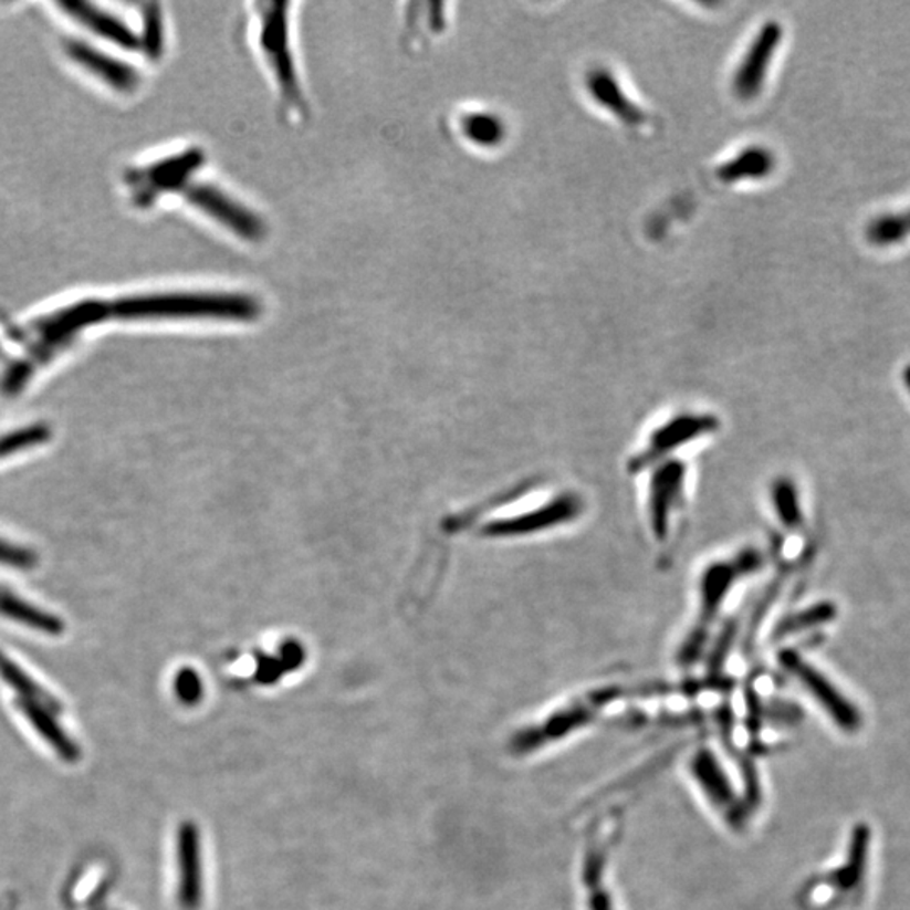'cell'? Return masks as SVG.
<instances>
[{"instance_id":"6da1fadb","label":"cell","mask_w":910,"mask_h":910,"mask_svg":"<svg viewBox=\"0 0 910 910\" xmlns=\"http://www.w3.org/2000/svg\"><path fill=\"white\" fill-rule=\"evenodd\" d=\"M260 314L259 301L228 292H172L138 295L112 304V316L121 320H221L252 321Z\"/></svg>"},{"instance_id":"7a4b0ae2","label":"cell","mask_w":910,"mask_h":910,"mask_svg":"<svg viewBox=\"0 0 910 910\" xmlns=\"http://www.w3.org/2000/svg\"><path fill=\"white\" fill-rule=\"evenodd\" d=\"M764 555L759 550L745 548L732 558L713 562L700 575L698 582V613L693 627L678 651V662L691 667L702 655L709 641L713 623L719 617L726 597L741 578L761 571Z\"/></svg>"},{"instance_id":"3957f363","label":"cell","mask_w":910,"mask_h":910,"mask_svg":"<svg viewBox=\"0 0 910 910\" xmlns=\"http://www.w3.org/2000/svg\"><path fill=\"white\" fill-rule=\"evenodd\" d=\"M260 14V41L262 50L269 60L270 67H273L280 92L285 98V103L291 107H299L302 102L299 80L295 76L294 61L289 48V4L282 2H270V4L255 6Z\"/></svg>"},{"instance_id":"277c9868","label":"cell","mask_w":910,"mask_h":910,"mask_svg":"<svg viewBox=\"0 0 910 910\" xmlns=\"http://www.w3.org/2000/svg\"><path fill=\"white\" fill-rule=\"evenodd\" d=\"M719 418L713 415L683 414L658 427L649 437L645 449L629 461V472L639 474L645 469L667 461L668 456L684 443L709 436L719 429Z\"/></svg>"},{"instance_id":"5b68a950","label":"cell","mask_w":910,"mask_h":910,"mask_svg":"<svg viewBox=\"0 0 910 910\" xmlns=\"http://www.w3.org/2000/svg\"><path fill=\"white\" fill-rule=\"evenodd\" d=\"M584 511V501L574 493H564L553 498L548 503L526 514L489 521L482 524L481 536L488 538H514V536L533 535L556 529L559 524L577 520Z\"/></svg>"},{"instance_id":"8992f818","label":"cell","mask_w":910,"mask_h":910,"mask_svg":"<svg viewBox=\"0 0 910 910\" xmlns=\"http://www.w3.org/2000/svg\"><path fill=\"white\" fill-rule=\"evenodd\" d=\"M687 468L683 462L667 459L656 466L649 482L648 513L652 535L658 542H665L670 532L671 513L684 493Z\"/></svg>"},{"instance_id":"52a82bcc","label":"cell","mask_w":910,"mask_h":910,"mask_svg":"<svg viewBox=\"0 0 910 910\" xmlns=\"http://www.w3.org/2000/svg\"><path fill=\"white\" fill-rule=\"evenodd\" d=\"M780 661L825 707L826 712L835 719L838 725L844 726L845 730L857 729L860 723L857 709L816 668L804 661L799 652L784 649L780 655Z\"/></svg>"},{"instance_id":"ba28073f","label":"cell","mask_w":910,"mask_h":910,"mask_svg":"<svg viewBox=\"0 0 910 910\" xmlns=\"http://www.w3.org/2000/svg\"><path fill=\"white\" fill-rule=\"evenodd\" d=\"M186 198L191 205L201 209L209 217L223 223L240 237L255 240L263 234V223L252 211L238 205V201L224 195L220 189L209 185L189 186L186 189Z\"/></svg>"},{"instance_id":"9c48e42d","label":"cell","mask_w":910,"mask_h":910,"mask_svg":"<svg viewBox=\"0 0 910 910\" xmlns=\"http://www.w3.org/2000/svg\"><path fill=\"white\" fill-rule=\"evenodd\" d=\"M199 833L195 823L186 822L179 828V903L185 910H196L201 903V864H199Z\"/></svg>"},{"instance_id":"30bf717a","label":"cell","mask_w":910,"mask_h":910,"mask_svg":"<svg viewBox=\"0 0 910 910\" xmlns=\"http://www.w3.org/2000/svg\"><path fill=\"white\" fill-rule=\"evenodd\" d=\"M112 316V305L102 301H85L72 305V307L61 308L56 314L44 317L38 330L43 334L44 341L51 343H64L67 337H72L76 331L92 324L102 323Z\"/></svg>"},{"instance_id":"8fae6325","label":"cell","mask_w":910,"mask_h":910,"mask_svg":"<svg viewBox=\"0 0 910 910\" xmlns=\"http://www.w3.org/2000/svg\"><path fill=\"white\" fill-rule=\"evenodd\" d=\"M66 53L70 54L73 61L82 64L88 72L95 73L103 82L121 90V92H130L137 86V73L128 64L121 63V61L103 54L102 51L93 50V48L79 43V41H70L66 44Z\"/></svg>"},{"instance_id":"7c38bea8","label":"cell","mask_w":910,"mask_h":910,"mask_svg":"<svg viewBox=\"0 0 910 910\" xmlns=\"http://www.w3.org/2000/svg\"><path fill=\"white\" fill-rule=\"evenodd\" d=\"M57 6L66 14L96 32L98 36L112 41L117 46L125 48V50H135L140 46V41L124 22L107 12L100 11L95 6L86 4V2H60Z\"/></svg>"},{"instance_id":"4fadbf2b","label":"cell","mask_w":910,"mask_h":910,"mask_svg":"<svg viewBox=\"0 0 910 910\" xmlns=\"http://www.w3.org/2000/svg\"><path fill=\"white\" fill-rule=\"evenodd\" d=\"M780 40V25H765L761 36L757 38L754 46L749 51L747 60L742 64L741 72H739L735 85H738L741 96H752L759 92L762 82H764L765 72H767L768 61L773 57L774 50H776Z\"/></svg>"},{"instance_id":"5bb4252c","label":"cell","mask_w":910,"mask_h":910,"mask_svg":"<svg viewBox=\"0 0 910 910\" xmlns=\"http://www.w3.org/2000/svg\"><path fill=\"white\" fill-rule=\"evenodd\" d=\"M18 709L21 710L22 715L31 722V725L36 729L41 738L57 752V755H60L63 761L76 762L82 757L79 745L61 729L60 723L54 719L51 710L44 709L40 703L22 700V698L18 700Z\"/></svg>"},{"instance_id":"9a60e30c","label":"cell","mask_w":910,"mask_h":910,"mask_svg":"<svg viewBox=\"0 0 910 910\" xmlns=\"http://www.w3.org/2000/svg\"><path fill=\"white\" fill-rule=\"evenodd\" d=\"M201 150L191 149L186 150L181 156H174L156 164L144 172V182L147 188L144 192L149 196L153 192L178 189L201 166Z\"/></svg>"},{"instance_id":"2e32d148","label":"cell","mask_w":910,"mask_h":910,"mask_svg":"<svg viewBox=\"0 0 910 910\" xmlns=\"http://www.w3.org/2000/svg\"><path fill=\"white\" fill-rule=\"evenodd\" d=\"M0 614L46 635L60 636L64 631V624L60 617L38 609L9 592H0Z\"/></svg>"},{"instance_id":"e0dca14e","label":"cell","mask_w":910,"mask_h":910,"mask_svg":"<svg viewBox=\"0 0 910 910\" xmlns=\"http://www.w3.org/2000/svg\"><path fill=\"white\" fill-rule=\"evenodd\" d=\"M0 678H2L12 690L18 691L22 700L40 703L44 709L51 710V712L54 713L60 712V700L53 697V694L48 693L46 690H43V687H40L36 681L31 680V678L2 651H0Z\"/></svg>"},{"instance_id":"ac0fdd59","label":"cell","mask_w":910,"mask_h":910,"mask_svg":"<svg viewBox=\"0 0 910 910\" xmlns=\"http://www.w3.org/2000/svg\"><path fill=\"white\" fill-rule=\"evenodd\" d=\"M836 616H838V609L833 603H818L808 607V609L789 614L774 626L773 641H781V639L789 638V636L797 635V632L808 631L813 627L831 623Z\"/></svg>"},{"instance_id":"d6986e66","label":"cell","mask_w":910,"mask_h":910,"mask_svg":"<svg viewBox=\"0 0 910 910\" xmlns=\"http://www.w3.org/2000/svg\"><path fill=\"white\" fill-rule=\"evenodd\" d=\"M694 774H697L700 784H703L709 796L715 801L720 806H730L732 803V791L723 777L717 762L710 757V754H700V757L694 762Z\"/></svg>"},{"instance_id":"ffe728a7","label":"cell","mask_w":910,"mask_h":910,"mask_svg":"<svg viewBox=\"0 0 910 910\" xmlns=\"http://www.w3.org/2000/svg\"><path fill=\"white\" fill-rule=\"evenodd\" d=\"M773 504L781 523L789 530L799 529L803 511L799 506L796 485L789 479H780L773 485Z\"/></svg>"},{"instance_id":"44dd1931","label":"cell","mask_w":910,"mask_h":910,"mask_svg":"<svg viewBox=\"0 0 910 910\" xmlns=\"http://www.w3.org/2000/svg\"><path fill=\"white\" fill-rule=\"evenodd\" d=\"M910 234V209L906 213L882 215L868 223L867 238L875 244H890Z\"/></svg>"},{"instance_id":"7402d4cb","label":"cell","mask_w":910,"mask_h":910,"mask_svg":"<svg viewBox=\"0 0 910 910\" xmlns=\"http://www.w3.org/2000/svg\"><path fill=\"white\" fill-rule=\"evenodd\" d=\"M51 429L44 423L38 426L25 427V429L18 430V432L9 433V436L0 439V459L11 453L21 452V450L29 449V447L40 446V443L50 440Z\"/></svg>"},{"instance_id":"603a6c76","label":"cell","mask_w":910,"mask_h":910,"mask_svg":"<svg viewBox=\"0 0 910 910\" xmlns=\"http://www.w3.org/2000/svg\"><path fill=\"white\" fill-rule=\"evenodd\" d=\"M784 580H786V572H781L771 585H768L767 590L762 594L761 599L759 603L755 604L754 610H752L751 620H749L747 626V636H745V649H751L752 642H754L755 636H757L759 629H761L762 623H764L765 616H767L768 609L773 607V604L776 603L777 594H780L781 587H783Z\"/></svg>"},{"instance_id":"cb8c5ba5","label":"cell","mask_w":910,"mask_h":910,"mask_svg":"<svg viewBox=\"0 0 910 910\" xmlns=\"http://www.w3.org/2000/svg\"><path fill=\"white\" fill-rule=\"evenodd\" d=\"M140 44H143L144 50H146L147 56L154 57V60L163 53V15H160L157 6H147L146 12H144L143 40H140Z\"/></svg>"},{"instance_id":"d4e9b609","label":"cell","mask_w":910,"mask_h":910,"mask_svg":"<svg viewBox=\"0 0 910 910\" xmlns=\"http://www.w3.org/2000/svg\"><path fill=\"white\" fill-rule=\"evenodd\" d=\"M738 632L739 620L730 619L729 623L723 626L720 635L717 636L715 648L712 649L709 658V673L712 674V677H719L720 671H722L726 656H729L730 649H732L733 639H735Z\"/></svg>"},{"instance_id":"484cf974","label":"cell","mask_w":910,"mask_h":910,"mask_svg":"<svg viewBox=\"0 0 910 910\" xmlns=\"http://www.w3.org/2000/svg\"><path fill=\"white\" fill-rule=\"evenodd\" d=\"M0 564L18 571H31L38 565V555L34 550L0 540Z\"/></svg>"},{"instance_id":"4316f807","label":"cell","mask_w":910,"mask_h":910,"mask_svg":"<svg viewBox=\"0 0 910 910\" xmlns=\"http://www.w3.org/2000/svg\"><path fill=\"white\" fill-rule=\"evenodd\" d=\"M466 132H468L469 137L474 138L478 143L491 144L501 137V124H498V121L488 117V115H481V117L474 115V117H469Z\"/></svg>"},{"instance_id":"83f0119b","label":"cell","mask_w":910,"mask_h":910,"mask_svg":"<svg viewBox=\"0 0 910 910\" xmlns=\"http://www.w3.org/2000/svg\"><path fill=\"white\" fill-rule=\"evenodd\" d=\"M174 687H176V693H178L179 700L186 703V705H192V703L198 702L201 688H199L198 678H196L192 671H181Z\"/></svg>"},{"instance_id":"f1b7e54d","label":"cell","mask_w":910,"mask_h":910,"mask_svg":"<svg viewBox=\"0 0 910 910\" xmlns=\"http://www.w3.org/2000/svg\"><path fill=\"white\" fill-rule=\"evenodd\" d=\"M32 369H34V365L31 362H21L12 366L6 375L4 383H2V390L9 395L18 394L31 376Z\"/></svg>"},{"instance_id":"f546056e","label":"cell","mask_w":910,"mask_h":910,"mask_svg":"<svg viewBox=\"0 0 910 910\" xmlns=\"http://www.w3.org/2000/svg\"><path fill=\"white\" fill-rule=\"evenodd\" d=\"M865 841H867V831L864 829V835L858 833L857 838H855V851H854V864L848 867V870L845 871L844 875V883L845 886H851V883L857 880L858 871H860L861 867V857L865 854Z\"/></svg>"},{"instance_id":"4dcf8cb0","label":"cell","mask_w":910,"mask_h":910,"mask_svg":"<svg viewBox=\"0 0 910 910\" xmlns=\"http://www.w3.org/2000/svg\"><path fill=\"white\" fill-rule=\"evenodd\" d=\"M590 910H613L609 896L604 892L595 893L590 900Z\"/></svg>"},{"instance_id":"1f68e13d","label":"cell","mask_w":910,"mask_h":910,"mask_svg":"<svg viewBox=\"0 0 910 910\" xmlns=\"http://www.w3.org/2000/svg\"><path fill=\"white\" fill-rule=\"evenodd\" d=\"M903 383H906L907 390H909L910 394V365L903 369Z\"/></svg>"},{"instance_id":"d6a6232c","label":"cell","mask_w":910,"mask_h":910,"mask_svg":"<svg viewBox=\"0 0 910 910\" xmlns=\"http://www.w3.org/2000/svg\"><path fill=\"white\" fill-rule=\"evenodd\" d=\"M0 910H11V903H2V906H0Z\"/></svg>"}]
</instances>
